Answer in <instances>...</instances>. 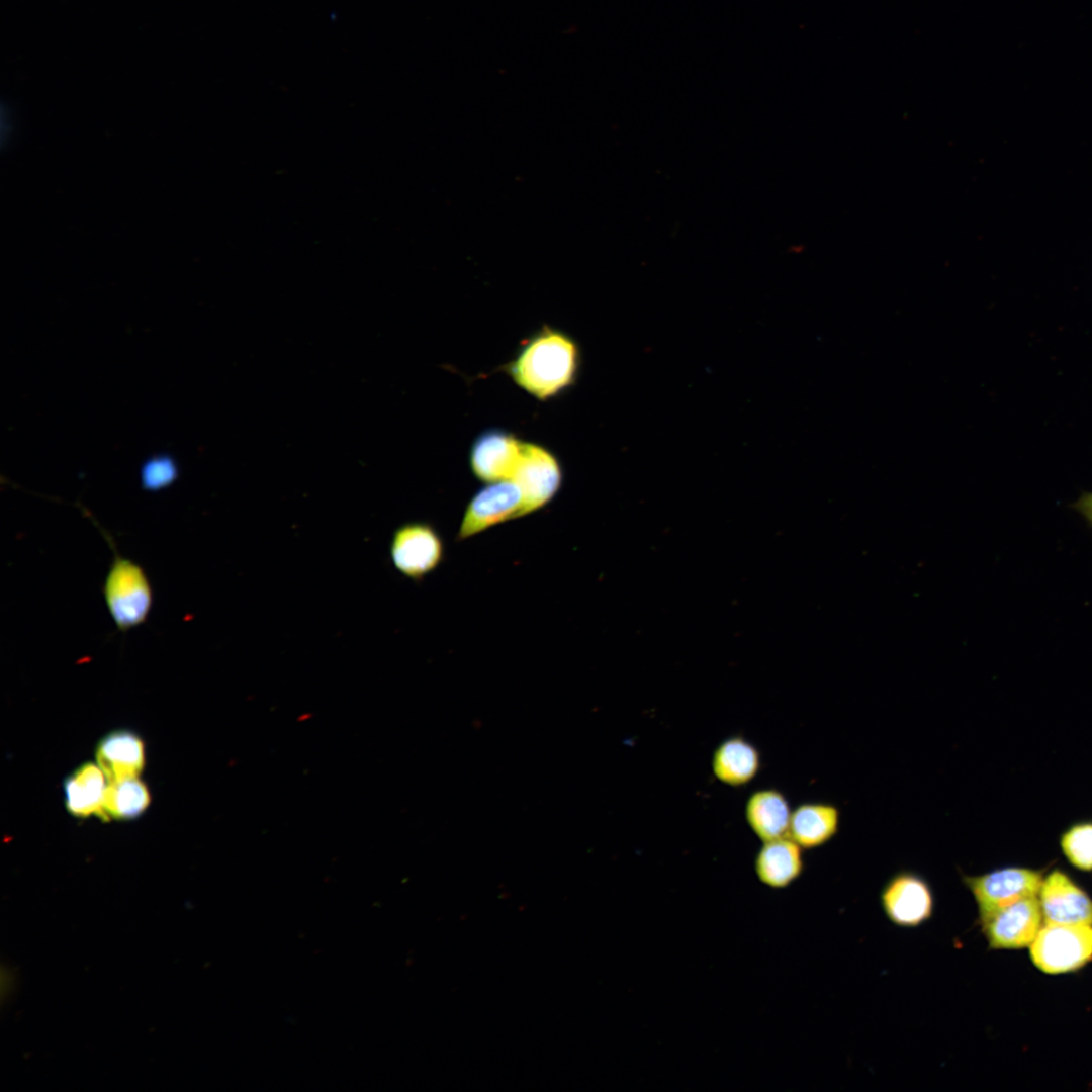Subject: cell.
<instances>
[{
    "mask_svg": "<svg viewBox=\"0 0 1092 1092\" xmlns=\"http://www.w3.org/2000/svg\"><path fill=\"white\" fill-rule=\"evenodd\" d=\"M580 362L576 341L545 325L522 342L503 370L521 389L546 401L574 385Z\"/></svg>",
    "mask_w": 1092,
    "mask_h": 1092,
    "instance_id": "1",
    "label": "cell"
},
{
    "mask_svg": "<svg viewBox=\"0 0 1092 1092\" xmlns=\"http://www.w3.org/2000/svg\"><path fill=\"white\" fill-rule=\"evenodd\" d=\"M104 536L113 549L114 557L102 590L115 626L125 632L147 620L153 604V590L145 570L133 560L119 555L108 534L104 533Z\"/></svg>",
    "mask_w": 1092,
    "mask_h": 1092,
    "instance_id": "2",
    "label": "cell"
},
{
    "mask_svg": "<svg viewBox=\"0 0 1092 1092\" xmlns=\"http://www.w3.org/2000/svg\"><path fill=\"white\" fill-rule=\"evenodd\" d=\"M1041 871L1004 867L980 875H962V882L977 906L979 924L999 909L1022 898L1038 895Z\"/></svg>",
    "mask_w": 1092,
    "mask_h": 1092,
    "instance_id": "3",
    "label": "cell"
},
{
    "mask_svg": "<svg viewBox=\"0 0 1092 1092\" xmlns=\"http://www.w3.org/2000/svg\"><path fill=\"white\" fill-rule=\"evenodd\" d=\"M1030 958L1040 971H1076L1092 960V925L1046 923L1030 944Z\"/></svg>",
    "mask_w": 1092,
    "mask_h": 1092,
    "instance_id": "4",
    "label": "cell"
},
{
    "mask_svg": "<svg viewBox=\"0 0 1092 1092\" xmlns=\"http://www.w3.org/2000/svg\"><path fill=\"white\" fill-rule=\"evenodd\" d=\"M389 554L399 573L414 581H421L442 564L445 544L435 526L424 521H412L395 529Z\"/></svg>",
    "mask_w": 1092,
    "mask_h": 1092,
    "instance_id": "5",
    "label": "cell"
},
{
    "mask_svg": "<svg viewBox=\"0 0 1092 1092\" xmlns=\"http://www.w3.org/2000/svg\"><path fill=\"white\" fill-rule=\"evenodd\" d=\"M880 903L891 923L902 928H916L931 919L935 897L923 875L912 870H901L882 887Z\"/></svg>",
    "mask_w": 1092,
    "mask_h": 1092,
    "instance_id": "6",
    "label": "cell"
},
{
    "mask_svg": "<svg viewBox=\"0 0 1092 1092\" xmlns=\"http://www.w3.org/2000/svg\"><path fill=\"white\" fill-rule=\"evenodd\" d=\"M523 495L511 479L485 483L467 503L456 533L461 542L505 522L524 517Z\"/></svg>",
    "mask_w": 1092,
    "mask_h": 1092,
    "instance_id": "7",
    "label": "cell"
},
{
    "mask_svg": "<svg viewBox=\"0 0 1092 1092\" xmlns=\"http://www.w3.org/2000/svg\"><path fill=\"white\" fill-rule=\"evenodd\" d=\"M563 469L548 448L523 442L522 454L513 473V480L520 488L524 502V515L533 514L550 504L563 483Z\"/></svg>",
    "mask_w": 1092,
    "mask_h": 1092,
    "instance_id": "8",
    "label": "cell"
},
{
    "mask_svg": "<svg viewBox=\"0 0 1092 1092\" xmlns=\"http://www.w3.org/2000/svg\"><path fill=\"white\" fill-rule=\"evenodd\" d=\"M1038 895L1009 904L980 923L991 949H1019L1030 946L1042 923Z\"/></svg>",
    "mask_w": 1092,
    "mask_h": 1092,
    "instance_id": "9",
    "label": "cell"
},
{
    "mask_svg": "<svg viewBox=\"0 0 1092 1092\" xmlns=\"http://www.w3.org/2000/svg\"><path fill=\"white\" fill-rule=\"evenodd\" d=\"M523 440L503 429H487L472 442L469 466L484 483L511 479L522 454Z\"/></svg>",
    "mask_w": 1092,
    "mask_h": 1092,
    "instance_id": "10",
    "label": "cell"
},
{
    "mask_svg": "<svg viewBox=\"0 0 1092 1092\" xmlns=\"http://www.w3.org/2000/svg\"><path fill=\"white\" fill-rule=\"evenodd\" d=\"M1038 899L1046 923L1092 925V899L1061 870L1043 877Z\"/></svg>",
    "mask_w": 1092,
    "mask_h": 1092,
    "instance_id": "11",
    "label": "cell"
},
{
    "mask_svg": "<svg viewBox=\"0 0 1092 1092\" xmlns=\"http://www.w3.org/2000/svg\"><path fill=\"white\" fill-rule=\"evenodd\" d=\"M804 868L803 848L789 836L762 842L754 859L757 879L778 890L795 882Z\"/></svg>",
    "mask_w": 1092,
    "mask_h": 1092,
    "instance_id": "12",
    "label": "cell"
},
{
    "mask_svg": "<svg viewBox=\"0 0 1092 1092\" xmlns=\"http://www.w3.org/2000/svg\"><path fill=\"white\" fill-rule=\"evenodd\" d=\"M95 756L107 781L136 777L145 766V744L130 730H114L100 739Z\"/></svg>",
    "mask_w": 1092,
    "mask_h": 1092,
    "instance_id": "13",
    "label": "cell"
},
{
    "mask_svg": "<svg viewBox=\"0 0 1092 1092\" xmlns=\"http://www.w3.org/2000/svg\"><path fill=\"white\" fill-rule=\"evenodd\" d=\"M840 810L827 802H806L792 811L788 836L803 849H814L829 842L838 832Z\"/></svg>",
    "mask_w": 1092,
    "mask_h": 1092,
    "instance_id": "14",
    "label": "cell"
},
{
    "mask_svg": "<svg viewBox=\"0 0 1092 1092\" xmlns=\"http://www.w3.org/2000/svg\"><path fill=\"white\" fill-rule=\"evenodd\" d=\"M744 814L748 826L762 842L788 836L792 810L781 791L753 792L746 801Z\"/></svg>",
    "mask_w": 1092,
    "mask_h": 1092,
    "instance_id": "15",
    "label": "cell"
},
{
    "mask_svg": "<svg viewBox=\"0 0 1092 1092\" xmlns=\"http://www.w3.org/2000/svg\"><path fill=\"white\" fill-rule=\"evenodd\" d=\"M757 748L741 736L723 740L712 755V771L721 783L731 787L745 786L760 769Z\"/></svg>",
    "mask_w": 1092,
    "mask_h": 1092,
    "instance_id": "16",
    "label": "cell"
},
{
    "mask_svg": "<svg viewBox=\"0 0 1092 1092\" xmlns=\"http://www.w3.org/2000/svg\"><path fill=\"white\" fill-rule=\"evenodd\" d=\"M106 776L93 762H85L64 781L65 806L74 817H99L108 783Z\"/></svg>",
    "mask_w": 1092,
    "mask_h": 1092,
    "instance_id": "17",
    "label": "cell"
},
{
    "mask_svg": "<svg viewBox=\"0 0 1092 1092\" xmlns=\"http://www.w3.org/2000/svg\"><path fill=\"white\" fill-rule=\"evenodd\" d=\"M150 802L148 787L139 776L108 781L99 818L104 821L134 819L147 810Z\"/></svg>",
    "mask_w": 1092,
    "mask_h": 1092,
    "instance_id": "18",
    "label": "cell"
},
{
    "mask_svg": "<svg viewBox=\"0 0 1092 1092\" xmlns=\"http://www.w3.org/2000/svg\"><path fill=\"white\" fill-rule=\"evenodd\" d=\"M1060 846L1067 860L1076 869L1092 871V821L1071 825L1060 837Z\"/></svg>",
    "mask_w": 1092,
    "mask_h": 1092,
    "instance_id": "19",
    "label": "cell"
},
{
    "mask_svg": "<svg viewBox=\"0 0 1092 1092\" xmlns=\"http://www.w3.org/2000/svg\"><path fill=\"white\" fill-rule=\"evenodd\" d=\"M178 476L177 466L168 457L148 460L141 470V484L145 490L158 491L171 485Z\"/></svg>",
    "mask_w": 1092,
    "mask_h": 1092,
    "instance_id": "20",
    "label": "cell"
},
{
    "mask_svg": "<svg viewBox=\"0 0 1092 1092\" xmlns=\"http://www.w3.org/2000/svg\"><path fill=\"white\" fill-rule=\"evenodd\" d=\"M1072 507L1079 512L1092 527V492L1083 493Z\"/></svg>",
    "mask_w": 1092,
    "mask_h": 1092,
    "instance_id": "21",
    "label": "cell"
}]
</instances>
